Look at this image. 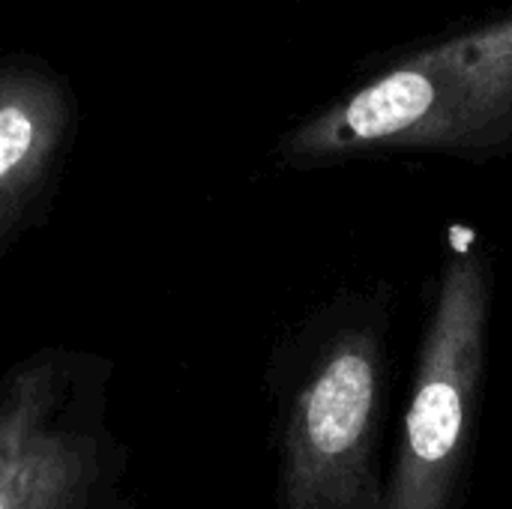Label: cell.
I'll return each mask as SVG.
<instances>
[{"mask_svg": "<svg viewBox=\"0 0 512 509\" xmlns=\"http://www.w3.org/2000/svg\"><path fill=\"white\" fill-rule=\"evenodd\" d=\"M512 147V9L426 45L300 132L303 153H444Z\"/></svg>", "mask_w": 512, "mask_h": 509, "instance_id": "cell-1", "label": "cell"}, {"mask_svg": "<svg viewBox=\"0 0 512 509\" xmlns=\"http://www.w3.org/2000/svg\"><path fill=\"white\" fill-rule=\"evenodd\" d=\"M492 267L477 243H462L441 270L417 351L384 509H462L477 456L489 366Z\"/></svg>", "mask_w": 512, "mask_h": 509, "instance_id": "cell-2", "label": "cell"}, {"mask_svg": "<svg viewBox=\"0 0 512 509\" xmlns=\"http://www.w3.org/2000/svg\"><path fill=\"white\" fill-rule=\"evenodd\" d=\"M387 309L324 336L276 423L273 509H384Z\"/></svg>", "mask_w": 512, "mask_h": 509, "instance_id": "cell-3", "label": "cell"}, {"mask_svg": "<svg viewBox=\"0 0 512 509\" xmlns=\"http://www.w3.org/2000/svg\"><path fill=\"white\" fill-rule=\"evenodd\" d=\"M129 459L96 408L30 369L0 393V509H129Z\"/></svg>", "mask_w": 512, "mask_h": 509, "instance_id": "cell-4", "label": "cell"}, {"mask_svg": "<svg viewBox=\"0 0 512 509\" xmlns=\"http://www.w3.org/2000/svg\"><path fill=\"white\" fill-rule=\"evenodd\" d=\"M36 147V117L24 102H0V186L12 180Z\"/></svg>", "mask_w": 512, "mask_h": 509, "instance_id": "cell-5", "label": "cell"}]
</instances>
